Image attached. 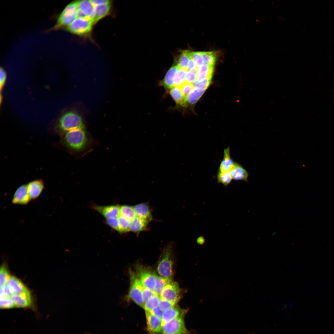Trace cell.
Segmentation results:
<instances>
[{
  "label": "cell",
  "mask_w": 334,
  "mask_h": 334,
  "mask_svg": "<svg viewBox=\"0 0 334 334\" xmlns=\"http://www.w3.org/2000/svg\"><path fill=\"white\" fill-rule=\"evenodd\" d=\"M135 272L143 286L154 290L156 273L150 267L139 263L134 265Z\"/></svg>",
  "instance_id": "52a82bcc"
},
{
  "label": "cell",
  "mask_w": 334,
  "mask_h": 334,
  "mask_svg": "<svg viewBox=\"0 0 334 334\" xmlns=\"http://www.w3.org/2000/svg\"><path fill=\"white\" fill-rule=\"evenodd\" d=\"M230 172L233 179L236 181L247 182L248 173L240 164L235 162L234 166Z\"/></svg>",
  "instance_id": "d6986e66"
},
{
  "label": "cell",
  "mask_w": 334,
  "mask_h": 334,
  "mask_svg": "<svg viewBox=\"0 0 334 334\" xmlns=\"http://www.w3.org/2000/svg\"><path fill=\"white\" fill-rule=\"evenodd\" d=\"M170 280L156 274L154 291L157 295L160 296L164 287Z\"/></svg>",
  "instance_id": "4316f807"
},
{
  "label": "cell",
  "mask_w": 334,
  "mask_h": 334,
  "mask_svg": "<svg viewBox=\"0 0 334 334\" xmlns=\"http://www.w3.org/2000/svg\"><path fill=\"white\" fill-rule=\"evenodd\" d=\"M211 79V78L197 79L192 84L193 87L206 89L210 85Z\"/></svg>",
  "instance_id": "8d00e7d4"
},
{
  "label": "cell",
  "mask_w": 334,
  "mask_h": 334,
  "mask_svg": "<svg viewBox=\"0 0 334 334\" xmlns=\"http://www.w3.org/2000/svg\"><path fill=\"white\" fill-rule=\"evenodd\" d=\"M205 89L200 88H194L186 98V105L187 103L193 104L195 103L204 92Z\"/></svg>",
  "instance_id": "484cf974"
},
{
  "label": "cell",
  "mask_w": 334,
  "mask_h": 334,
  "mask_svg": "<svg viewBox=\"0 0 334 334\" xmlns=\"http://www.w3.org/2000/svg\"></svg>",
  "instance_id": "c3c4849f"
},
{
  "label": "cell",
  "mask_w": 334,
  "mask_h": 334,
  "mask_svg": "<svg viewBox=\"0 0 334 334\" xmlns=\"http://www.w3.org/2000/svg\"><path fill=\"white\" fill-rule=\"evenodd\" d=\"M148 329L152 332L157 333L162 330L161 319L154 315L150 311H145Z\"/></svg>",
  "instance_id": "4fadbf2b"
},
{
  "label": "cell",
  "mask_w": 334,
  "mask_h": 334,
  "mask_svg": "<svg viewBox=\"0 0 334 334\" xmlns=\"http://www.w3.org/2000/svg\"><path fill=\"white\" fill-rule=\"evenodd\" d=\"M0 307L2 309H9L15 307L11 298L0 299Z\"/></svg>",
  "instance_id": "74e56055"
},
{
  "label": "cell",
  "mask_w": 334,
  "mask_h": 334,
  "mask_svg": "<svg viewBox=\"0 0 334 334\" xmlns=\"http://www.w3.org/2000/svg\"><path fill=\"white\" fill-rule=\"evenodd\" d=\"M216 177L218 182L222 183L225 186H227L233 179L230 172L218 171Z\"/></svg>",
  "instance_id": "4dcf8cb0"
},
{
  "label": "cell",
  "mask_w": 334,
  "mask_h": 334,
  "mask_svg": "<svg viewBox=\"0 0 334 334\" xmlns=\"http://www.w3.org/2000/svg\"><path fill=\"white\" fill-rule=\"evenodd\" d=\"M90 19L77 17L65 30L74 35L82 37H88L94 25Z\"/></svg>",
  "instance_id": "5b68a950"
},
{
  "label": "cell",
  "mask_w": 334,
  "mask_h": 334,
  "mask_svg": "<svg viewBox=\"0 0 334 334\" xmlns=\"http://www.w3.org/2000/svg\"><path fill=\"white\" fill-rule=\"evenodd\" d=\"M176 305L161 297L158 306L163 311L173 307Z\"/></svg>",
  "instance_id": "f35d334b"
},
{
  "label": "cell",
  "mask_w": 334,
  "mask_h": 334,
  "mask_svg": "<svg viewBox=\"0 0 334 334\" xmlns=\"http://www.w3.org/2000/svg\"><path fill=\"white\" fill-rule=\"evenodd\" d=\"M142 293L144 303L151 297L156 295L154 290L144 286L143 288Z\"/></svg>",
  "instance_id": "ab89813d"
},
{
  "label": "cell",
  "mask_w": 334,
  "mask_h": 334,
  "mask_svg": "<svg viewBox=\"0 0 334 334\" xmlns=\"http://www.w3.org/2000/svg\"><path fill=\"white\" fill-rule=\"evenodd\" d=\"M44 188V184L41 179H37L27 185V190L31 200H34L41 195Z\"/></svg>",
  "instance_id": "5bb4252c"
},
{
  "label": "cell",
  "mask_w": 334,
  "mask_h": 334,
  "mask_svg": "<svg viewBox=\"0 0 334 334\" xmlns=\"http://www.w3.org/2000/svg\"><path fill=\"white\" fill-rule=\"evenodd\" d=\"M60 129L66 131L79 129H84V125L81 117L75 112H66L60 118L58 124Z\"/></svg>",
  "instance_id": "8992f818"
},
{
  "label": "cell",
  "mask_w": 334,
  "mask_h": 334,
  "mask_svg": "<svg viewBox=\"0 0 334 334\" xmlns=\"http://www.w3.org/2000/svg\"><path fill=\"white\" fill-rule=\"evenodd\" d=\"M117 218L119 224V232L126 233L130 231L131 221L120 215L118 216Z\"/></svg>",
  "instance_id": "836d02e7"
},
{
  "label": "cell",
  "mask_w": 334,
  "mask_h": 334,
  "mask_svg": "<svg viewBox=\"0 0 334 334\" xmlns=\"http://www.w3.org/2000/svg\"><path fill=\"white\" fill-rule=\"evenodd\" d=\"M78 17L88 18L93 22L95 15V6L90 0L78 1Z\"/></svg>",
  "instance_id": "8fae6325"
},
{
  "label": "cell",
  "mask_w": 334,
  "mask_h": 334,
  "mask_svg": "<svg viewBox=\"0 0 334 334\" xmlns=\"http://www.w3.org/2000/svg\"><path fill=\"white\" fill-rule=\"evenodd\" d=\"M90 1L94 6L112 3L111 1L108 0H91Z\"/></svg>",
  "instance_id": "bcb514c9"
},
{
  "label": "cell",
  "mask_w": 334,
  "mask_h": 334,
  "mask_svg": "<svg viewBox=\"0 0 334 334\" xmlns=\"http://www.w3.org/2000/svg\"><path fill=\"white\" fill-rule=\"evenodd\" d=\"M169 94L177 104L182 106L186 105V97L179 87L174 86L169 89Z\"/></svg>",
  "instance_id": "cb8c5ba5"
},
{
  "label": "cell",
  "mask_w": 334,
  "mask_h": 334,
  "mask_svg": "<svg viewBox=\"0 0 334 334\" xmlns=\"http://www.w3.org/2000/svg\"><path fill=\"white\" fill-rule=\"evenodd\" d=\"M154 315L161 319L163 311L158 306L149 311Z\"/></svg>",
  "instance_id": "f6af8a7d"
},
{
  "label": "cell",
  "mask_w": 334,
  "mask_h": 334,
  "mask_svg": "<svg viewBox=\"0 0 334 334\" xmlns=\"http://www.w3.org/2000/svg\"><path fill=\"white\" fill-rule=\"evenodd\" d=\"M173 262V245L170 243L164 247L158 262L157 271L159 276L172 280Z\"/></svg>",
  "instance_id": "7a4b0ae2"
},
{
  "label": "cell",
  "mask_w": 334,
  "mask_h": 334,
  "mask_svg": "<svg viewBox=\"0 0 334 334\" xmlns=\"http://www.w3.org/2000/svg\"><path fill=\"white\" fill-rule=\"evenodd\" d=\"M187 311L164 324L162 330L163 334H189V332L186 327L184 318Z\"/></svg>",
  "instance_id": "ba28073f"
},
{
  "label": "cell",
  "mask_w": 334,
  "mask_h": 334,
  "mask_svg": "<svg viewBox=\"0 0 334 334\" xmlns=\"http://www.w3.org/2000/svg\"><path fill=\"white\" fill-rule=\"evenodd\" d=\"M213 66L203 64L197 68L196 71L197 79L212 78L214 70Z\"/></svg>",
  "instance_id": "d4e9b609"
},
{
  "label": "cell",
  "mask_w": 334,
  "mask_h": 334,
  "mask_svg": "<svg viewBox=\"0 0 334 334\" xmlns=\"http://www.w3.org/2000/svg\"><path fill=\"white\" fill-rule=\"evenodd\" d=\"M0 89L1 92L5 84L6 79V73L3 68H0Z\"/></svg>",
  "instance_id": "ee69618b"
},
{
  "label": "cell",
  "mask_w": 334,
  "mask_h": 334,
  "mask_svg": "<svg viewBox=\"0 0 334 334\" xmlns=\"http://www.w3.org/2000/svg\"><path fill=\"white\" fill-rule=\"evenodd\" d=\"M196 72L187 71L185 75V82L192 84L194 83L197 79Z\"/></svg>",
  "instance_id": "b9f144b4"
},
{
  "label": "cell",
  "mask_w": 334,
  "mask_h": 334,
  "mask_svg": "<svg viewBox=\"0 0 334 334\" xmlns=\"http://www.w3.org/2000/svg\"><path fill=\"white\" fill-rule=\"evenodd\" d=\"M89 139L84 129H79L66 132L64 136V141L70 149L79 152L87 147L89 143Z\"/></svg>",
  "instance_id": "6da1fadb"
},
{
  "label": "cell",
  "mask_w": 334,
  "mask_h": 334,
  "mask_svg": "<svg viewBox=\"0 0 334 334\" xmlns=\"http://www.w3.org/2000/svg\"><path fill=\"white\" fill-rule=\"evenodd\" d=\"M197 69L194 62L191 58L189 61L187 66V70L188 71L196 72Z\"/></svg>",
  "instance_id": "7dc6e473"
},
{
  "label": "cell",
  "mask_w": 334,
  "mask_h": 334,
  "mask_svg": "<svg viewBox=\"0 0 334 334\" xmlns=\"http://www.w3.org/2000/svg\"><path fill=\"white\" fill-rule=\"evenodd\" d=\"M135 216L149 222L152 219L150 208L147 203H141L134 207Z\"/></svg>",
  "instance_id": "e0dca14e"
},
{
  "label": "cell",
  "mask_w": 334,
  "mask_h": 334,
  "mask_svg": "<svg viewBox=\"0 0 334 334\" xmlns=\"http://www.w3.org/2000/svg\"><path fill=\"white\" fill-rule=\"evenodd\" d=\"M161 297L156 295L151 297L145 302L143 308L145 311H149L153 308L158 306Z\"/></svg>",
  "instance_id": "1f68e13d"
},
{
  "label": "cell",
  "mask_w": 334,
  "mask_h": 334,
  "mask_svg": "<svg viewBox=\"0 0 334 334\" xmlns=\"http://www.w3.org/2000/svg\"><path fill=\"white\" fill-rule=\"evenodd\" d=\"M187 311V310L181 309L178 306L163 311L161 318L162 326L165 323L173 320L182 313Z\"/></svg>",
  "instance_id": "2e32d148"
},
{
  "label": "cell",
  "mask_w": 334,
  "mask_h": 334,
  "mask_svg": "<svg viewBox=\"0 0 334 334\" xmlns=\"http://www.w3.org/2000/svg\"><path fill=\"white\" fill-rule=\"evenodd\" d=\"M149 222L136 216L130 222V230L138 234L140 232L146 230Z\"/></svg>",
  "instance_id": "603a6c76"
},
{
  "label": "cell",
  "mask_w": 334,
  "mask_h": 334,
  "mask_svg": "<svg viewBox=\"0 0 334 334\" xmlns=\"http://www.w3.org/2000/svg\"><path fill=\"white\" fill-rule=\"evenodd\" d=\"M179 87L186 98L194 88L192 84L186 82Z\"/></svg>",
  "instance_id": "60d3db41"
},
{
  "label": "cell",
  "mask_w": 334,
  "mask_h": 334,
  "mask_svg": "<svg viewBox=\"0 0 334 334\" xmlns=\"http://www.w3.org/2000/svg\"><path fill=\"white\" fill-rule=\"evenodd\" d=\"M191 55L197 68L203 64L202 52H191Z\"/></svg>",
  "instance_id": "d590c367"
},
{
  "label": "cell",
  "mask_w": 334,
  "mask_h": 334,
  "mask_svg": "<svg viewBox=\"0 0 334 334\" xmlns=\"http://www.w3.org/2000/svg\"><path fill=\"white\" fill-rule=\"evenodd\" d=\"M128 273L130 287L128 293L125 297V299L128 301L131 300L143 308L144 303L142 293L143 286L135 272L131 268L128 269Z\"/></svg>",
  "instance_id": "3957f363"
},
{
  "label": "cell",
  "mask_w": 334,
  "mask_h": 334,
  "mask_svg": "<svg viewBox=\"0 0 334 334\" xmlns=\"http://www.w3.org/2000/svg\"><path fill=\"white\" fill-rule=\"evenodd\" d=\"M107 223L111 228L118 231H119V229L117 217L107 218L106 220Z\"/></svg>",
  "instance_id": "7bdbcfd3"
},
{
  "label": "cell",
  "mask_w": 334,
  "mask_h": 334,
  "mask_svg": "<svg viewBox=\"0 0 334 334\" xmlns=\"http://www.w3.org/2000/svg\"><path fill=\"white\" fill-rule=\"evenodd\" d=\"M6 285L11 289L14 294L19 293L28 289L19 279L14 276H10Z\"/></svg>",
  "instance_id": "7402d4cb"
},
{
  "label": "cell",
  "mask_w": 334,
  "mask_h": 334,
  "mask_svg": "<svg viewBox=\"0 0 334 334\" xmlns=\"http://www.w3.org/2000/svg\"><path fill=\"white\" fill-rule=\"evenodd\" d=\"M27 190V185L24 184L16 190L12 197V202L15 204L26 205L31 200Z\"/></svg>",
  "instance_id": "7c38bea8"
},
{
  "label": "cell",
  "mask_w": 334,
  "mask_h": 334,
  "mask_svg": "<svg viewBox=\"0 0 334 334\" xmlns=\"http://www.w3.org/2000/svg\"><path fill=\"white\" fill-rule=\"evenodd\" d=\"M111 3L95 6V15L93 20L94 24L110 14L112 10Z\"/></svg>",
  "instance_id": "ac0fdd59"
},
{
  "label": "cell",
  "mask_w": 334,
  "mask_h": 334,
  "mask_svg": "<svg viewBox=\"0 0 334 334\" xmlns=\"http://www.w3.org/2000/svg\"><path fill=\"white\" fill-rule=\"evenodd\" d=\"M120 207L118 205L104 206H96L94 208L95 210L107 219L117 217L120 215Z\"/></svg>",
  "instance_id": "9a60e30c"
},
{
  "label": "cell",
  "mask_w": 334,
  "mask_h": 334,
  "mask_svg": "<svg viewBox=\"0 0 334 334\" xmlns=\"http://www.w3.org/2000/svg\"><path fill=\"white\" fill-rule=\"evenodd\" d=\"M78 12V1L70 3L59 15L55 25L48 31L65 29L77 18Z\"/></svg>",
  "instance_id": "277c9868"
},
{
  "label": "cell",
  "mask_w": 334,
  "mask_h": 334,
  "mask_svg": "<svg viewBox=\"0 0 334 334\" xmlns=\"http://www.w3.org/2000/svg\"><path fill=\"white\" fill-rule=\"evenodd\" d=\"M182 292L178 283L171 280L164 287L160 296L161 298L176 304L180 300Z\"/></svg>",
  "instance_id": "9c48e42d"
},
{
  "label": "cell",
  "mask_w": 334,
  "mask_h": 334,
  "mask_svg": "<svg viewBox=\"0 0 334 334\" xmlns=\"http://www.w3.org/2000/svg\"><path fill=\"white\" fill-rule=\"evenodd\" d=\"M120 215L130 221L136 216L134 207L127 205L120 207Z\"/></svg>",
  "instance_id": "f1b7e54d"
},
{
  "label": "cell",
  "mask_w": 334,
  "mask_h": 334,
  "mask_svg": "<svg viewBox=\"0 0 334 334\" xmlns=\"http://www.w3.org/2000/svg\"><path fill=\"white\" fill-rule=\"evenodd\" d=\"M191 52L188 50H184L179 55L177 61V65L179 68L187 69L188 63L191 58Z\"/></svg>",
  "instance_id": "83f0119b"
},
{
  "label": "cell",
  "mask_w": 334,
  "mask_h": 334,
  "mask_svg": "<svg viewBox=\"0 0 334 334\" xmlns=\"http://www.w3.org/2000/svg\"><path fill=\"white\" fill-rule=\"evenodd\" d=\"M188 70L186 69L179 68L174 78V86L180 87L185 82V75Z\"/></svg>",
  "instance_id": "f546056e"
},
{
  "label": "cell",
  "mask_w": 334,
  "mask_h": 334,
  "mask_svg": "<svg viewBox=\"0 0 334 334\" xmlns=\"http://www.w3.org/2000/svg\"><path fill=\"white\" fill-rule=\"evenodd\" d=\"M202 52L203 64L214 66L216 57V52L213 51Z\"/></svg>",
  "instance_id": "d6a6232c"
},
{
  "label": "cell",
  "mask_w": 334,
  "mask_h": 334,
  "mask_svg": "<svg viewBox=\"0 0 334 334\" xmlns=\"http://www.w3.org/2000/svg\"><path fill=\"white\" fill-rule=\"evenodd\" d=\"M179 68L177 65L172 66L168 70L164 79L161 82V84L166 89H170L174 86V77Z\"/></svg>",
  "instance_id": "44dd1931"
},
{
  "label": "cell",
  "mask_w": 334,
  "mask_h": 334,
  "mask_svg": "<svg viewBox=\"0 0 334 334\" xmlns=\"http://www.w3.org/2000/svg\"><path fill=\"white\" fill-rule=\"evenodd\" d=\"M10 276L6 266L5 264L2 265L0 269V287L4 286L6 285Z\"/></svg>",
  "instance_id": "e575fe53"
},
{
  "label": "cell",
  "mask_w": 334,
  "mask_h": 334,
  "mask_svg": "<svg viewBox=\"0 0 334 334\" xmlns=\"http://www.w3.org/2000/svg\"><path fill=\"white\" fill-rule=\"evenodd\" d=\"M11 298L15 307L28 308L33 307L32 299L28 289L19 293L14 294Z\"/></svg>",
  "instance_id": "30bf717a"
},
{
  "label": "cell",
  "mask_w": 334,
  "mask_h": 334,
  "mask_svg": "<svg viewBox=\"0 0 334 334\" xmlns=\"http://www.w3.org/2000/svg\"><path fill=\"white\" fill-rule=\"evenodd\" d=\"M234 162L230 155L229 147L224 149L223 159L221 161L218 171L221 172H230L234 166Z\"/></svg>",
  "instance_id": "ffe728a7"
}]
</instances>
